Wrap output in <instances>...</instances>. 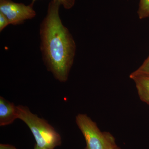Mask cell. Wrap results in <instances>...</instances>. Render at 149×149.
<instances>
[{
    "label": "cell",
    "instance_id": "1",
    "mask_svg": "<svg viewBox=\"0 0 149 149\" xmlns=\"http://www.w3.org/2000/svg\"><path fill=\"white\" fill-rule=\"evenodd\" d=\"M61 5L52 0L40 25V50L47 69L60 82H66L76 52V45L68 29L63 24L59 15Z\"/></svg>",
    "mask_w": 149,
    "mask_h": 149
},
{
    "label": "cell",
    "instance_id": "2",
    "mask_svg": "<svg viewBox=\"0 0 149 149\" xmlns=\"http://www.w3.org/2000/svg\"><path fill=\"white\" fill-rule=\"evenodd\" d=\"M16 112L17 118L29 127L38 146L46 149H54L61 145L60 135L45 120L33 114L27 107L17 106Z\"/></svg>",
    "mask_w": 149,
    "mask_h": 149
},
{
    "label": "cell",
    "instance_id": "3",
    "mask_svg": "<svg viewBox=\"0 0 149 149\" xmlns=\"http://www.w3.org/2000/svg\"><path fill=\"white\" fill-rule=\"evenodd\" d=\"M75 120L86 141L85 149H104V133L100 131L96 123L87 115L81 113L77 115Z\"/></svg>",
    "mask_w": 149,
    "mask_h": 149
},
{
    "label": "cell",
    "instance_id": "4",
    "mask_svg": "<svg viewBox=\"0 0 149 149\" xmlns=\"http://www.w3.org/2000/svg\"><path fill=\"white\" fill-rule=\"evenodd\" d=\"M33 5L32 3L25 5L12 0H0V12L6 17L10 24L19 25L35 17L36 12L33 9Z\"/></svg>",
    "mask_w": 149,
    "mask_h": 149
},
{
    "label": "cell",
    "instance_id": "5",
    "mask_svg": "<svg viewBox=\"0 0 149 149\" xmlns=\"http://www.w3.org/2000/svg\"><path fill=\"white\" fill-rule=\"evenodd\" d=\"M17 118L16 106L13 103L0 97V126L12 124Z\"/></svg>",
    "mask_w": 149,
    "mask_h": 149
},
{
    "label": "cell",
    "instance_id": "6",
    "mask_svg": "<svg viewBox=\"0 0 149 149\" xmlns=\"http://www.w3.org/2000/svg\"><path fill=\"white\" fill-rule=\"evenodd\" d=\"M130 78L135 83L141 100L149 105V75H136Z\"/></svg>",
    "mask_w": 149,
    "mask_h": 149
},
{
    "label": "cell",
    "instance_id": "7",
    "mask_svg": "<svg viewBox=\"0 0 149 149\" xmlns=\"http://www.w3.org/2000/svg\"><path fill=\"white\" fill-rule=\"evenodd\" d=\"M137 13L140 19L149 17V0H140Z\"/></svg>",
    "mask_w": 149,
    "mask_h": 149
},
{
    "label": "cell",
    "instance_id": "8",
    "mask_svg": "<svg viewBox=\"0 0 149 149\" xmlns=\"http://www.w3.org/2000/svg\"><path fill=\"white\" fill-rule=\"evenodd\" d=\"M139 75H149V55L143 64L130 74V77Z\"/></svg>",
    "mask_w": 149,
    "mask_h": 149
},
{
    "label": "cell",
    "instance_id": "9",
    "mask_svg": "<svg viewBox=\"0 0 149 149\" xmlns=\"http://www.w3.org/2000/svg\"><path fill=\"white\" fill-rule=\"evenodd\" d=\"M104 133L105 143L104 149H120L116 143L114 138L110 133L105 132Z\"/></svg>",
    "mask_w": 149,
    "mask_h": 149
},
{
    "label": "cell",
    "instance_id": "10",
    "mask_svg": "<svg viewBox=\"0 0 149 149\" xmlns=\"http://www.w3.org/2000/svg\"><path fill=\"white\" fill-rule=\"evenodd\" d=\"M37 1V0H32L31 3L34 4L35 2ZM54 1L58 2L65 9L67 10L72 8L74 6L75 1V0H54Z\"/></svg>",
    "mask_w": 149,
    "mask_h": 149
},
{
    "label": "cell",
    "instance_id": "11",
    "mask_svg": "<svg viewBox=\"0 0 149 149\" xmlns=\"http://www.w3.org/2000/svg\"><path fill=\"white\" fill-rule=\"evenodd\" d=\"M10 23L6 17L0 12V32L3 31L6 27L9 25Z\"/></svg>",
    "mask_w": 149,
    "mask_h": 149
},
{
    "label": "cell",
    "instance_id": "12",
    "mask_svg": "<svg viewBox=\"0 0 149 149\" xmlns=\"http://www.w3.org/2000/svg\"><path fill=\"white\" fill-rule=\"evenodd\" d=\"M0 149H17L16 147L9 144H0Z\"/></svg>",
    "mask_w": 149,
    "mask_h": 149
},
{
    "label": "cell",
    "instance_id": "13",
    "mask_svg": "<svg viewBox=\"0 0 149 149\" xmlns=\"http://www.w3.org/2000/svg\"><path fill=\"white\" fill-rule=\"evenodd\" d=\"M34 149H46L43 148H40V147L38 146L36 144H35V147H34Z\"/></svg>",
    "mask_w": 149,
    "mask_h": 149
}]
</instances>
